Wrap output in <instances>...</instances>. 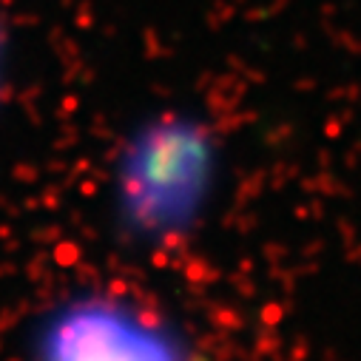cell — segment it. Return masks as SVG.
Masks as SVG:
<instances>
[{"label": "cell", "mask_w": 361, "mask_h": 361, "mask_svg": "<svg viewBox=\"0 0 361 361\" xmlns=\"http://www.w3.org/2000/svg\"><path fill=\"white\" fill-rule=\"evenodd\" d=\"M208 157L205 134L197 123L165 114L145 126L123 159V200L134 216L145 219L162 208V200L179 194Z\"/></svg>", "instance_id": "cell-2"}, {"label": "cell", "mask_w": 361, "mask_h": 361, "mask_svg": "<svg viewBox=\"0 0 361 361\" xmlns=\"http://www.w3.org/2000/svg\"><path fill=\"white\" fill-rule=\"evenodd\" d=\"M40 361H179L176 347L140 310L88 296L66 305L46 322Z\"/></svg>", "instance_id": "cell-1"}, {"label": "cell", "mask_w": 361, "mask_h": 361, "mask_svg": "<svg viewBox=\"0 0 361 361\" xmlns=\"http://www.w3.org/2000/svg\"><path fill=\"white\" fill-rule=\"evenodd\" d=\"M4 49H6V32H4V18H0V68H4Z\"/></svg>", "instance_id": "cell-3"}]
</instances>
